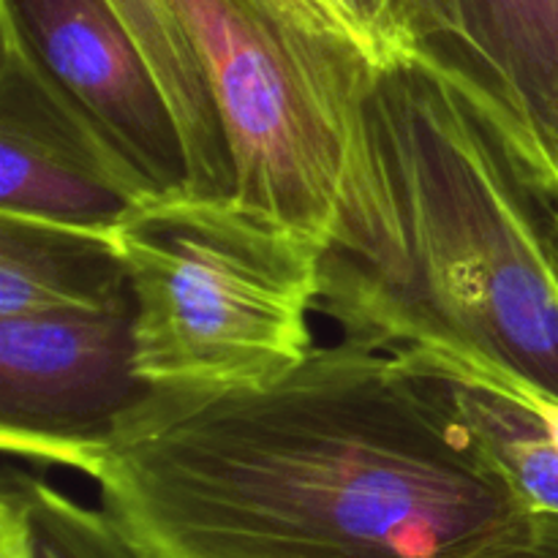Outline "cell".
<instances>
[{"label":"cell","mask_w":558,"mask_h":558,"mask_svg":"<svg viewBox=\"0 0 558 558\" xmlns=\"http://www.w3.org/2000/svg\"><path fill=\"white\" fill-rule=\"evenodd\" d=\"M87 477L147 558H474L532 512L396 352L347 341L265 385L147 387Z\"/></svg>","instance_id":"1"},{"label":"cell","mask_w":558,"mask_h":558,"mask_svg":"<svg viewBox=\"0 0 558 558\" xmlns=\"http://www.w3.org/2000/svg\"><path fill=\"white\" fill-rule=\"evenodd\" d=\"M316 314L354 347L477 354L558 396V145L458 41L371 65Z\"/></svg>","instance_id":"2"},{"label":"cell","mask_w":558,"mask_h":558,"mask_svg":"<svg viewBox=\"0 0 558 558\" xmlns=\"http://www.w3.org/2000/svg\"><path fill=\"white\" fill-rule=\"evenodd\" d=\"M134 298V360L158 390L265 385L314 349L325 240L234 194H156L114 229Z\"/></svg>","instance_id":"3"},{"label":"cell","mask_w":558,"mask_h":558,"mask_svg":"<svg viewBox=\"0 0 558 558\" xmlns=\"http://www.w3.org/2000/svg\"><path fill=\"white\" fill-rule=\"evenodd\" d=\"M205 69L234 196L327 243L349 114L371 65L270 0H172Z\"/></svg>","instance_id":"4"},{"label":"cell","mask_w":558,"mask_h":558,"mask_svg":"<svg viewBox=\"0 0 558 558\" xmlns=\"http://www.w3.org/2000/svg\"><path fill=\"white\" fill-rule=\"evenodd\" d=\"M145 390L134 298L0 319V450L9 458L87 477Z\"/></svg>","instance_id":"5"},{"label":"cell","mask_w":558,"mask_h":558,"mask_svg":"<svg viewBox=\"0 0 558 558\" xmlns=\"http://www.w3.org/2000/svg\"><path fill=\"white\" fill-rule=\"evenodd\" d=\"M156 194L0 16V213L114 232Z\"/></svg>","instance_id":"6"},{"label":"cell","mask_w":558,"mask_h":558,"mask_svg":"<svg viewBox=\"0 0 558 558\" xmlns=\"http://www.w3.org/2000/svg\"><path fill=\"white\" fill-rule=\"evenodd\" d=\"M0 16L158 194L185 189V150L172 109L109 0H3Z\"/></svg>","instance_id":"7"},{"label":"cell","mask_w":558,"mask_h":558,"mask_svg":"<svg viewBox=\"0 0 558 558\" xmlns=\"http://www.w3.org/2000/svg\"><path fill=\"white\" fill-rule=\"evenodd\" d=\"M396 354L461 420L532 510L558 512V445L545 420V387L477 354L439 347Z\"/></svg>","instance_id":"8"},{"label":"cell","mask_w":558,"mask_h":558,"mask_svg":"<svg viewBox=\"0 0 558 558\" xmlns=\"http://www.w3.org/2000/svg\"><path fill=\"white\" fill-rule=\"evenodd\" d=\"M131 300L114 232L0 213V319Z\"/></svg>","instance_id":"9"},{"label":"cell","mask_w":558,"mask_h":558,"mask_svg":"<svg viewBox=\"0 0 558 558\" xmlns=\"http://www.w3.org/2000/svg\"><path fill=\"white\" fill-rule=\"evenodd\" d=\"M131 38L145 54L185 150V189L196 194H234L221 118L207 85L205 69L172 0H109Z\"/></svg>","instance_id":"10"},{"label":"cell","mask_w":558,"mask_h":558,"mask_svg":"<svg viewBox=\"0 0 558 558\" xmlns=\"http://www.w3.org/2000/svg\"><path fill=\"white\" fill-rule=\"evenodd\" d=\"M0 558H147L104 507L80 505L47 480L5 466Z\"/></svg>","instance_id":"11"},{"label":"cell","mask_w":558,"mask_h":558,"mask_svg":"<svg viewBox=\"0 0 558 558\" xmlns=\"http://www.w3.org/2000/svg\"><path fill=\"white\" fill-rule=\"evenodd\" d=\"M311 3L374 65L390 63L425 44L409 25L398 0H311Z\"/></svg>","instance_id":"12"},{"label":"cell","mask_w":558,"mask_h":558,"mask_svg":"<svg viewBox=\"0 0 558 558\" xmlns=\"http://www.w3.org/2000/svg\"><path fill=\"white\" fill-rule=\"evenodd\" d=\"M458 16L485 47H523L558 33V0H458Z\"/></svg>","instance_id":"13"},{"label":"cell","mask_w":558,"mask_h":558,"mask_svg":"<svg viewBox=\"0 0 558 558\" xmlns=\"http://www.w3.org/2000/svg\"><path fill=\"white\" fill-rule=\"evenodd\" d=\"M474 558H558V512L532 510L507 537Z\"/></svg>","instance_id":"14"},{"label":"cell","mask_w":558,"mask_h":558,"mask_svg":"<svg viewBox=\"0 0 558 558\" xmlns=\"http://www.w3.org/2000/svg\"><path fill=\"white\" fill-rule=\"evenodd\" d=\"M423 41H458L461 20H458V0H398Z\"/></svg>","instance_id":"15"},{"label":"cell","mask_w":558,"mask_h":558,"mask_svg":"<svg viewBox=\"0 0 558 558\" xmlns=\"http://www.w3.org/2000/svg\"><path fill=\"white\" fill-rule=\"evenodd\" d=\"M270 3H276V5H281V9H287L289 14H294V16H300V20H305V22H314V25H322V27H330V31H336V33H341L338 31L336 25H332L330 20H327L325 14H322L319 9H316L314 3H311V0H270ZM343 36V33H341Z\"/></svg>","instance_id":"16"}]
</instances>
